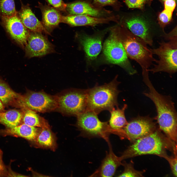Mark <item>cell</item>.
<instances>
[{"instance_id": "obj_18", "label": "cell", "mask_w": 177, "mask_h": 177, "mask_svg": "<svg viewBox=\"0 0 177 177\" xmlns=\"http://www.w3.org/2000/svg\"><path fill=\"white\" fill-rule=\"evenodd\" d=\"M41 129V128L31 126L23 123L12 128L0 130V134L20 137L34 142Z\"/></svg>"}, {"instance_id": "obj_27", "label": "cell", "mask_w": 177, "mask_h": 177, "mask_svg": "<svg viewBox=\"0 0 177 177\" xmlns=\"http://www.w3.org/2000/svg\"><path fill=\"white\" fill-rule=\"evenodd\" d=\"M122 165L124 167L123 172L119 175L118 177H143L145 171H139L134 169L132 161L129 163L125 162L122 163Z\"/></svg>"}, {"instance_id": "obj_35", "label": "cell", "mask_w": 177, "mask_h": 177, "mask_svg": "<svg viewBox=\"0 0 177 177\" xmlns=\"http://www.w3.org/2000/svg\"><path fill=\"white\" fill-rule=\"evenodd\" d=\"M176 37H177L176 27L169 33L165 34L164 36L165 39L167 40L171 38Z\"/></svg>"}, {"instance_id": "obj_33", "label": "cell", "mask_w": 177, "mask_h": 177, "mask_svg": "<svg viewBox=\"0 0 177 177\" xmlns=\"http://www.w3.org/2000/svg\"><path fill=\"white\" fill-rule=\"evenodd\" d=\"M176 0H165L164 1V9L172 12L176 6Z\"/></svg>"}, {"instance_id": "obj_3", "label": "cell", "mask_w": 177, "mask_h": 177, "mask_svg": "<svg viewBox=\"0 0 177 177\" xmlns=\"http://www.w3.org/2000/svg\"><path fill=\"white\" fill-rule=\"evenodd\" d=\"M118 33L128 58L138 63L142 71L148 70L155 59L146 43L131 32L124 24L118 25Z\"/></svg>"}, {"instance_id": "obj_4", "label": "cell", "mask_w": 177, "mask_h": 177, "mask_svg": "<svg viewBox=\"0 0 177 177\" xmlns=\"http://www.w3.org/2000/svg\"><path fill=\"white\" fill-rule=\"evenodd\" d=\"M117 75L110 83L87 89V105L86 110L92 111L98 114L104 110L110 111L118 106L117 97L120 91L118 86Z\"/></svg>"}, {"instance_id": "obj_19", "label": "cell", "mask_w": 177, "mask_h": 177, "mask_svg": "<svg viewBox=\"0 0 177 177\" xmlns=\"http://www.w3.org/2000/svg\"><path fill=\"white\" fill-rule=\"evenodd\" d=\"M66 4V12L69 15H87L99 17L103 15L105 12L85 1H76Z\"/></svg>"}, {"instance_id": "obj_28", "label": "cell", "mask_w": 177, "mask_h": 177, "mask_svg": "<svg viewBox=\"0 0 177 177\" xmlns=\"http://www.w3.org/2000/svg\"><path fill=\"white\" fill-rule=\"evenodd\" d=\"M173 12L164 9L160 12L158 16V20L161 27L163 29L169 24L172 17Z\"/></svg>"}, {"instance_id": "obj_29", "label": "cell", "mask_w": 177, "mask_h": 177, "mask_svg": "<svg viewBox=\"0 0 177 177\" xmlns=\"http://www.w3.org/2000/svg\"><path fill=\"white\" fill-rule=\"evenodd\" d=\"M152 0H125V1L129 8L142 9L146 4H149Z\"/></svg>"}, {"instance_id": "obj_13", "label": "cell", "mask_w": 177, "mask_h": 177, "mask_svg": "<svg viewBox=\"0 0 177 177\" xmlns=\"http://www.w3.org/2000/svg\"><path fill=\"white\" fill-rule=\"evenodd\" d=\"M104 33V32L91 36L84 33L78 35L79 42L83 47L88 61L94 60L100 53Z\"/></svg>"}, {"instance_id": "obj_30", "label": "cell", "mask_w": 177, "mask_h": 177, "mask_svg": "<svg viewBox=\"0 0 177 177\" xmlns=\"http://www.w3.org/2000/svg\"><path fill=\"white\" fill-rule=\"evenodd\" d=\"M174 156H169L166 155L163 157L168 162L173 175L177 177V149H175L173 152Z\"/></svg>"}, {"instance_id": "obj_24", "label": "cell", "mask_w": 177, "mask_h": 177, "mask_svg": "<svg viewBox=\"0 0 177 177\" xmlns=\"http://www.w3.org/2000/svg\"><path fill=\"white\" fill-rule=\"evenodd\" d=\"M23 110L24 113L22 119L23 123L41 128L49 125L47 121L38 114L36 112L28 109Z\"/></svg>"}, {"instance_id": "obj_26", "label": "cell", "mask_w": 177, "mask_h": 177, "mask_svg": "<svg viewBox=\"0 0 177 177\" xmlns=\"http://www.w3.org/2000/svg\"><path fill=\"white\" fill-rule=\"evenodd\" d=\"M0 13L1 16H6L17 14L14 0H0Z\"/></svg>"}, {"instance_id": "obj_5", "label": "cell", "mask_w": 177, "mask_h": 177, "mask_svg": "<svg viewBox=\"0 0 177 177\" xmlns=\"http://www.w3.org/2000/svg\"><path fill=\"white\" fill-rule=\"evenodd\" d=\"M110 35L103 47V58L106 63L118 65L130 75L137 73L130 62L119 37L118 25L110 28Z\"/></svg>"}, {"instance_id": "obj_21", "label": "cell", "mask_w": 177, "mask_h": 177, "mask_svg": "<svg viewBox=\"0 0 177 177\" xmlns=\"http://www.w3.org/2000/svg\"><path fill=\"white\" fill-rule=\"evenodd\" d=\"M21 21L29 30L31 32H44L50 34L45 28L42 22L39 21L28 6L22 7L18 16Z\"/></svg>"}, {"instance_id": "obj_20", "label": "cell", "mask_w": 177, "mask_h": 177, "mask_svg": "<svg viewBox=\"0 0 177 177\" xmlns=\"http://www.w3.org/2000/svg\"><path fill=\"white\" fill-rule=\"evenodd\" d=\"M39 7L42 13V23L49 33L61 22L62 15L59 11L49 5H43L39 2Z\"/></svg>"}, {"instance_id": "obj_12", "label": "cell", "mask_w": 177, "mask_h": 177, "mask_svg": "<svg viewBox=\"0 0 177 177\" xmlns=\"http://www.w3.org/2000/svg\"><path fill=\"white\" fill-rule=\"evenodd\" d=\"M17 14L10 16H1L2 21L11 37L19 44L24 46L27 44L30 33Z\"/></svg>"}, {"instance_id": "obj_2", "label": "cell", "mask_w": 177, "mask_h": 177, "mask_svg": "<svg viewBox=\"0 0 177 177\" xmlns=\"http://www.w3.org/2000/svg\"><path fill=\"white\" fill-rule=\"evenodd\" d=\"M158 128L152 133L137 139L128 147L120 157L122 160L146 154H154L163 157L166 150L173 152L177 143L164 135Z\"/></svg>"}, {"instance_id": "obj_1", "label": "cell", "mask_w": 177, "mask_h": 177, "mask_svg": "<svg viewBox=\"0 0 177 177\" xmlns=\"http://www.w3.org/2000/svg\"><path fill=\"white\" fill-rule=\"evenodd\" d=\"M143 81L148 88L143 94L150 99L155 105L157 115L155 117L158 128L167 137L177 143V115L174 103L171 97L163 95L156 90L149 78V74H142Z\"/></svg>"}, {"instance_id": "obj_16", "label": "cell", "mask_w": 177, "mask_h": 177, "mask_svg": "<svg viewBox=\"0 0 177 177\" xmlns=\"http://www.w3.org/2000/svg\"><path fill=\"white\" fill-rule=\"evenodd\" d=\"M108 143L109 147V152L106 154L100 167L90 177H113L118 167L122 165V160L120 157L115 155L109 141Z\"/></svg>"}, {"instance_id": "obj_32", "label": "cell", "mask_w": 177, "mask_h": 177, "mask_svg": "<svg viewBox=\"0 0 177 177\" xmlns=\"http://www.w3.org/2000/svg\"><path fill=\"white\" fill-rule=\"evenodd\" d=\"M49 5L59 11L66 12L67 4L62 0H45Z\"/></svg>"}, {"instance_id": "obj_37", "label": "cell", "mask_w": 177, "mask_h": 177, "mask_svg": "<svg viewBox=\"0 0 177 177\" xmlns=\"http://www.w3.org/2000/svg\"><path fill=\"white\" fill-rule=\"evenodd\" d=\"M162 1H164L165 0H161Z\"/></svg>"}, {"instance_id": "obj_7", "label": "cell", "mask_w": 177, "mask_h": 177, "mask_svg": "<svg viewBox=\"0 0 177 177\" xmlns=\"http://www.w3.org/2000/svg\"><path fill=\"white\" fill-rule=\"evenodd\" d=\"M12 102L23 110L28 109L36 112H45L57 108L56 96L43 91H29L24 95L19 94Z\"/></svg>"}, {"instance_id": "obj_10", "label": "cell", "mask_w": 177, "mask_h": 177, "mask_svg": "<svg viewBox=\"0 0 177 177\" xmlns=\"http://www.w3.org/2000/svg\"><path fill=\"white\" fill-rule=\"evenodd\" d=\"M155 120L148 116L132 118L124 129L128 139L133 142L153 133L158 128Z\"/></svg>"}, {"instance_id": "obj_14", "label": "cell", "mask_w": 177, "mask_h": 177, "mask_svg": "<svg viewBox=\"0 0 177 177\" xmlns=\"http://www.w3.org/2000/svg\"><path fill=\"white\" fill-rule=\"evenodd\" d=\"M132 33L143 40L150 46L152 45L153 40L148 23L143 18L134 16L126 19L124 24Z\"/></svg>"}, {"instance_id": "obj_6", "label": "cell", "mask_w": 177, "mask_h": 177, "mask_svg": "<svg viewBox=\"0 0 177 177\" xmlns=\"http://www.w3.org/2000/svg\"><path fill=\"white\" fill-rule=\"evenodd\" d=\"M167 42H159V47L150 49L152 54L157 55L159 59H155L156 63L153 68L148 71L153 73L166 72L170 75L177 71V37L171 38Z\"/></svg>"}, {"instance_id": "obj_31", "label": "cell", "mask_w": 177, "mask_h": 177, "mask_svg": "<svg viewBox=\"0 0 177 177\" xmlns=\"http://www.w3.org/2000/svg\"><path fill=\"white\" fill-rule=\"evenodd\" d=\"M118 3V0H93V1L95 7L99 9L107 5L114 6L117 5Z\"/></svg>"}, {"instance_id": "obj_8", "label": "cell", "mask_w": 177, "mask_h": 177, "mask_svg": "<svg viewBox=\"0 0 177 177\" xmlns=\"http://www.w3.org/2000/svg\"><path fill=\"white\" fill-rule=\"evenodd\" d=\"M97 115L92 111H86L76 116V126L85 136L101 137L108 142L109 135L113 133L112 131L108 122L101 121Z\"/></svg>"}, {"instance_id": "obj_36", "label": "cell", "mask_w": 177, "mask_h": 177, "mask_svg": "<svg viewBox=\"0 0 177 177\" xmlns=\"http://www.w3.org/2000/svg\"><path fill=\"white\" fill-rule=\"evenodd\" d=\"M3 103L0 100V112L3 111L4 109V107Z\"/></svg>"}, {"instance_id": "obj_9", "label": "cell", "mask_w": 177, "mask_h": 177, "mask_svg": "<svg viewBox=\"0 0 177 177\" xmlns=\"http://www.w3.org/2000/svg\"><path fill=\"white\" fill-rule=\"evenodd\" d=\"M58 110L61 113L77 116L87 109V89H74L56 96Z\"/></svg>"}, {"instance_id": "obj_23", "label": "cell", "mask_w": 177, "mask_h": 177, "mask_svg": "<svg viewBox=\"0 0 177 177\" xmlns=\"http://www.w3.org/2000/svg\"><path fill=\"white\" fill-rule=\"evenodd\" d=\"M23 115L21 112L14 109L0 112V123L8 128L15 127L19 125Z\"/></svg>"}, {"instance_id": "obj_17", "label": "cell", "mask_w": 177, "mask_h": 177, "mask_svg": "<svg viewBox=\"0 0 177 177\" xmlns=\"http://www.w3.org/2000/svg\"><path fill=\"white\" fill-rule=\"evenodd\" d=\"M127 106L126 104H124L121 108L117 106L116 109L114 107L109 111L110 117L108 122L109 126L113 133L118 135L122 139H128L124 130L128 123L125 115Z\"/></svg>"}, {"instance_id": "obj_15", "label": "cell", "mask_w": 177, "mask_h": 177, "mask_svg": "<svg viewBox=\"0 0 177 177\" xmlns=\"http://www.w3.org/2000/svg\"><path fill=\"white\" fill-rule=\"evenodd\" d=\"M118 16H113L106 17H94L87 15H62L61 22L72 26H91L113 21L117 22Z\"/></svg>"}, {"instance_id": "obj_22", "label": "cell", "mask_w": 177, "mask_h": 177, "mask_svg": "<svg viewBox=\"0 0 177 177\" xmlns=\"http://www.w3.org/2000/svg\"><path fill=\"white\" fill-rule=\"evenodd\" d=\"M37 147L54 150L57 147L55 136L49 125L41 128V130L34 142Z\"/></svg>"}, {"instance_id": "obj_34", "label": "cell", "mask_w": 177, "mask_h": 177, "mask_svg": "<svg viewBox=\"0 0 177 177\" xmlns=\"http://www.w3.org/2000/svg\"><path fill=\"white\" fill-rule=\"evenodd\" d=\"M2 152L0 149V177L9 175L7 169L2 161Z\"/></svg>"}, {"instance_id": "obj_25", "label": "cell", "mask_w": 177, "mask_h": 177, "mask_svg": "<svg viewBox=\"0 0 177 177\" xmlns=\"http://www.w3.org/2000/svg\"><path fill=\"white\" fill-rule=\"evenodd\" d=\"M19 95L0 78V100L3 103L7 104L11 102Z\"/></svg>"}, {"instance_id": "obj_11", "label": "cell", "mask_w": 177, "mask_h": 177, "mask_svg": "<svg viewBox=\"0 0 177 177\" xmlns=\"http://www.w3.org/2000/svg\"><path fill=\"white\" fill-rule=\"evenodd\" d=\"M27 41L25 50L30 58L42 56L53 51V45L41 33H30Z\"/></svg>"}]
</instances>
